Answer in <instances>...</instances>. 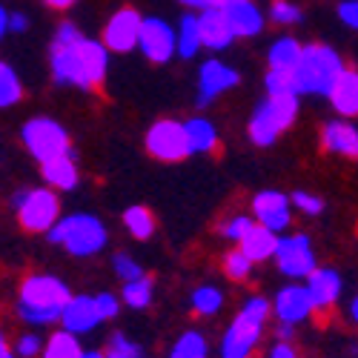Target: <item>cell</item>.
<instances>
[{
	"label": "cell",
	"instance_id": "obj_1",
	"mask_svg": "<svg viewBox=\"0 0 358 358\" xmlns=\"http://www.w3.org/2000/svg\"><path fill=\"white\" fill-rule=\"evenodd\" d=\"M109 66V49L106 43L78 38L72 43H52V75L57 83L95 89L103 83Z\"/></svg>",
	"mask_w": 358,
	"mask_h": 358
},
{
	"label": "cell",
	"instance_id": "obj_2",
	"mask_svg": "<svg viewBox=\"0 0 358 358\" xmlns=\"http://www.w3.org/2000/svg\"><path fill=\"white\" fill-rule=\"evenodd\" d=\"M72 301L69 287L55 275H29L20 284L17 313L29 324H52L61 321L66 304Z\"/></svg>",
	"mask_w": 358,
	"mask_h": 358
},
{
	"label": "cell",
	"instance_id": "obj_3",
	"mask_svg": "<svg viewBox=\"0 0 358 358\" xmlns=\"http://www.w3.org/2000/svg\"><path fill=\"white\" fill-rule=\"evenodd\" d=\"M344 69L347 66L336 49L324 43H310L304 46L301 61L295 66V80H298V89L307 95H330Z\"/></svg>",
	"mask_w": 358,
	"mask_h": 358
},
{
	"label": "cell",
	"instance_id": "obj_4",
	"mask_svg": "<svg viewBox=\"0 0 358 358\" xmlns=\"http://www.w3.org/2000/svg\"><path fill=\"white\" fill-rule=\"evenodd\" d=\"M266 315H270V301L266 298H250L221 341V358H250L252 347L261 338V327Z\"/></svg>",
	"mask_w": 358,
	"mask_h": 358
},
{
	"label": "cell",
	"instance_id": "obj_5",
	"mask_svg": "<svg viewBox=\"0 0 358 358\" xmlns=\"http://www.w3.org/2000/svg\"><path fill=\"white\" fill-rule=\"evenodd\" d=\"M52 244H64L72 255H95L106 244V229L95 215H66L49 229Z\"/></svg>",
	"mask_w": 358,
	"mask_h": 358
},
{
	"label": "cell",
	"instance_id": "obj_6",
	"mask_svg": "<svg viewBox=\"0 0 358 358\" xmlns=\"http://www.w3.org/2000/svg\"><path fill=\"white\" fill-rule=\"evenodd\" d=\"M298 115V95H270L252 115L250 138L255 146H273L281 132L295 124Z\"/></svg>",
	"mask_w": 358,
	"mask_h": 358
},
{
	"label": "cell",
	"instance_id": "obj_7",
	"mask_svg": "<svg viewBox=\"0 0 358 358\" xmlns=\"http://www.w3.org/2000/svg\"><path fill=\"white\" fill-rule=\"evenodd\" d=\"M17 224L26 232H49L61 221V203L52 189H20L15 195Z\"/></svg>",
	"mask_w": 358,
	"mask_h": 358
},
{
	"label": "cell",
	"instance_id": "obj_8",
	"mask_svg": "<svg viewBox=\"0 0 358 358\" xmlns=\"http://www.w3.org/2000/svg\"><path fill=\"white\" fill-rule=\"evenodd\" d=\"M20 138H23L29 152H32V158H38L41 164L55 161V158L72 152L69 132L61 124H57V121H52V117H32V121L23 127Z\"/></svg>",
	"mask_w": 358,
	"mask_h": 358
},
{
	"label": "cell",
	"instance_id": "obj_9",
	"mask_svg": "<svg viewBox=\"0 0 358 358\" xmlns=\"http://www.w3.org/2000/svg\"><path fill=\"white\" fill-rule=\"evenodd\" d=\"M146 152L158 161H166V164L184 161L187 155H192L187 127L178 121H158L146 132Z\"/></svg>",
	"mask_w": 358,
	"mask_h": 358
},
{
	"label": "cell",
	"instance_id": "obj_10",
	"mask_svg": "<svg viewBox=\"0 0 358 358\" xmlns=\"http://www.w3.org/2000/svg\"><path fill=\"white\" fill-rule=\"evenodd\" d=\"M275 261L281 266V273L289 278H310L318 266H315V255L310 247L307 235H289L278 241V252Z\"/></svg>",
	"mask_w": 358,
	"mask_h": 358
},
{
	"label": "cell",
	"instance_id": "obj_11",
	"mask_svg": "<svg viewBox=\"0 0 358 358\" xmlns=\"http://www.w3.org/2000/svg\"><path fill=\"white\" fill-rule=\"evenodd\" d=\"M141 29H143V17L132 6H124L109 17L103 29V43L109 52H129L141 41Z\"/></svg>",
	"mask_w": 358,
	"mask_h": 358
},
{
	"label": "cell",
	"instance_id": "obj_12",
	"mask_svg": "<svg viewBox=\"0 0 358 358\" xmlns=\"http://www.w3.org/2000/svg\"><path fill=\"white\" fill-rule=\"evenodd\" d=\"M141 52L149 57L152 64H166L178 49V38L172 32V26L161 17H146L143 29H141V41H138Z\"/></svg>",
	"mask_w": 358,
	"mask_h": 358
},
{
	"label": "cell",
	"instance_id": "obj_13",
	"mask_svg": "<svg viewBox=\"0 0 358 358\" xmlns=\"http://www.w3.org/2000/svg\"><path fill=\"white\" fill-rule=\"evenodd\" d=\"M238 72L221 61H206L201 66V75H198V106H206L213 103L215 95L227 92V89L238 86Z\"/></svg>",
	"mask_w": 358,
	"mask_h": 358
},
{
	"label": "cell",
	"instance_id": "obj_14",
	"mask_svg": "<svg viewBox=\"0 0 358 358\" xmlns=\"http://www.w3.org/2000/svg\"><path fill=\"white\" fill-rule=\"evenodd\" d=\"M64 330L83 336V333H92L95 327L103 321L101 307H98V298L92 295H72V301L64 310Z\"/></svg>",
	"mask_w": 358,
	"mask_h": 358
},
{
	"label": "cell",
	"instance_id": "obj_15",
	"mask_svg": "<svg viewBox=\"0 0 358 358\" xmlns=\"http://www.w3.org/2000/svg\"><path fill=\"white\" fill-rule=\"evenodd\" d=\"M252 213H255L258 224L270 227L273 232H281L289 227V198L284 192H275V189L258 192L252 201Z\"/></svg>",
	"mask_w": 358,
	"mask_h": 358
},
{
	"label": "cell",
	"instance_id": "obj_16",
	"mask_svg": "<svg viewBox=\"0 0 358 358\" xmlns=\"http://www.w3.org/2000/svg\"><path fill=\"white\" fill-rule=\"evenodd\" d=\"M275 315L281 318V324H301L313 310L315 301L310 295V287H284L275 295Z\"/></svg>",
	"mask_w": 358,
	"mask_h": 358
},
{
	"label": "cell",
	"instance_id": "obj_17",
	"mask_svg": "<svg viewBox=\"0 0 358 358\" xmlns=\"http://www.w3.org/2000/svg\"><path fill=\"white\" fill-rule=\"evenodd\" d=\"M224 15L232 26L235 38H252L261 32L264 26V17L258 12V6L252 3V0H229V3L224 6Z\"/></svg>",
	"mask_w": 358,
	"mask_h": 358
},
{
	"label": "cell",
	"instance_id": "obj_18",
	"mask_svg": "<svg viewBox=\"0 0 358 358\" xmlns=\"http://www.w3.org/2000/svg\"><path fill=\"white\" fill-rule=\"evenodd\" d=\"M198 20H201V41L206 49H227L232 43L235 32H232L224 9H203Z\"/></svg>",
	"mask_w": 358,
	"mask_h": 358
},
{
	"label": "cell",
	"instance_id": "obj_19",
	"mask_svg": "<svg viewBox=\"0 0 358 358\" xmlns=\"http://www.w3.org/2000/svg\"><path fill=\"white\" fill-rule=\"evenodd\" d=\"M307 287H310V295L315 301V310H330L341 295V278L336 270H315L307 278Z\"/></svg>",
	"mask_w": 358,
	"mask_h": 358
},
{
	"label": "cell",
	"instance_id": "obj_20",
	"mask_svg": "<svg viewBox=\"0 0 358 358\" xmlns=\"http://www.w3.org/2000/svg\"><path fill=\"white\" fill-rule=\"evenodd\" d=\"M330 103L336 106L338 115H358V72L355 69H344L333 86V92L327 95Z\"/></svg>",
	"mask_w": 358,
	"mask_h": 358
},
{
	"label": "cell",
	"instance_id": "obj_21",
	"mask_svg": "<svg viewBox=\"0 0 358 358\" xmlns=\"http://www.w3.org/2000/svg\"><path fill=\"white\" fill-rule=\"evenodd\" d=\"M278 241H281V238H275V232H273L270 227H264V224L255 221V227H252L238 244H241V250H244L252 261H266L270 255L278 252Z\"/></svg>",
	"mask_w": 358,
	"mask_h": 358
},
{
	"label": "cell",
	"instance_id": "obj_22",
	"mask_svg": "<svg viewBox=\"0 0 358 358\" xmlns=\"http://www.w3.org/2000/svg\"><path fill=\"white\" fill-rule=\"evenodd\" d=\"M321 141H324V149H330V152L358 158V129L350 124H327L321 132Z\"/></svg>",
	"mask_w": 358,
	"mask_h": 358
},
{
	"label": "cell",
	"instance_id": "obj_23",
	"mask_svg": "<svg viewBox=\"0 0 358 358\" xmlns=\"http://www.w3.org/2000/svg\"><path fill=\"white\" fill-rule=\"evenodd\" d=\"M43 166V178L52 189H61V192H69L78 187V166H75V158L72 152L69 155H61L55 161H46L41 164Z\"/></svg>",
	"mask_w": 358,
	"mask_h": 358
},
{
	"label": "cell",
	"instance_id": "obj_24",
	"mask_svg": "<svg viewBox=\"0 0 358 358\" xmlns=\"http://www.w3.org/2000/svg\"><path fill=\"white\" fill-rule=\"evenodd\" d=\"M184 127H187V138H189L192 152H213L215 143H218V135H215V127L210 121L192 117V121H187Z\"/></svg>",
	"mask_w": 358,
	"mask_h": 358
},
{
	"label": "cell",
	"instance_id": "obj_25",
	"mask_svg": "<svg viewBox=\"0 0 358 358\" xmlns=\"http://www.w3.org/2000/svg\"><path fill=\"white\" fill-rule=\"evenodd\" d=\"M301 52H304V46L298 41H292V38L275 41L270 46V55H266L270 57V69H295L298 61H301Z\"/></svg>",
	"mask_w": 358,
	"mask_h": 358
},
{
	"label": "cell",
	"instance_id": "obj_26",
	"mask_svg": "<svg viewBox=\"0 0 358 358\" xmlns=\"http://www.w3.org/2000/svg\"><path fill=\"white\" fill-rule=\"evenodd\" d=\"M201 46H203V41H201V20L195 15H184L181 26H178V55L192 57Z\"/></svg>",
	"mask_w": 358,
	"mask_h": 358
},
{
	"label": "cell",
	"instance_id": "obj_27",
	"mask_svg": "<svg viewBox=\"0 0 358 358\" xmlns=\"http://www.w3.org/2000/svg\"><path fill=\"white\" fill-rule=\"evenodd\" d=\"M43 358H83V350H80L75 333L61 330V333H55V336L46 341Z\"/></svg>",
	"mask_w": 358,
	"mask_h": 358
},
{
	"label": "cell",
	"instance_id": "obj_28",
	"mask_svg": "<svg viewBox=\"0 0 358 358\" xmlns=\"http://www.w3.org/2000/svg\"><path fill=\"white\" fill-rule=\"evenodd\" d=\"M124 224L138 241H146V238L155 232V218H152V213H149L146 206H129V210L124 213Z\"/></svg>",
	"mask_w": 358,
	"mask_h": 358
},
{
	"label": "cell",
	"instance_id": "obj_29",
	"mask_svg": "<svg viewBox=\"0 0 358 358\" xmlns=\"http://www.w3.org/2000/svg\"><path fill=\"white\" fill-rule=\"evenodd\" d=\"M264 83L270 95H301L298 80H295V69H270Z\"/></svg>",
	"mask_w": 358,
	"mask_h": 358
},
{
	"label": "cell",
	"instance_id": "obj_30",
	"mask_svg": "<svg viewBox=\"0 0 358 358\" xmlns=\"http://www.w3.org/2000/svg\"><path fill=\"white\" fill-rule=\"evenodd\" d=\"M169 358H206V341L201 333H184L181 338L175 341Z\"/></svg>",
	"mask_w": 358,
	"mask_h": 358
},
{
	"label": "cell",
	"instance_id": "obj_31",
	"mask_svg": "<svg viewBox=\"0 0 358 358\" xmlns=\"http://www.w3.org/2000/svg\"><path fill=\"white\" fill-rule=\"evenodd\" d=\"M20 98H23V86H20L15 69L9 64H3V66H0V103L15 106Z\"/></svg>",
	"mask_w": 358,
	"mask_h": 358
},
{
	"label": "cell",
	"instance_id": "obj_32",
	"mask_svg": "<svg viewBox=\"0 0 358 358\" xmlns=\"http://www.w3.org/2000/svg\"><path fill=\"white\" fill-rule=\"evenodd\" d=\"M221 304H224V295L215 287H201L192 292V310L198 315H215L221 310Z\"/></svg>",
	"mask_w": 358,
	"mask_h": 358
},
{
	"label": "cell",
	"instance_id": "obj_33",
	"mask_svg": "<svg viewBox=\"0 0 358 358\" xmlns=\"http://www.w3.org/2000/svg\"><path fill=\"white\" fill-rule=\"evenodd\" d=\"M252 258L238 247V250H232V252H227L224 255V273L232 278V281H244V278H250V270H252Z\"/></svg>",
	"mask_w": 358,
	"mask_h": 358
},
{
	"label": "cell",
	"instance_id": "obj_34",
	"mask_svg": "<svg viewBox=\"0 0 358 358\" xmlns=\"http://www.w3.org/2000/svg\"><path fill=\"white\" fill-rule=\"evenodd\" d=\"M124 301H127L129 307H135V310L149 307V301H152V281H149L146 275L138 278V281H129V284L124 287Z\"/></svg>",
	"mask_w": 358,
	"mask_h": 358
},
{
	"label": "cell",
	"instance_id": "obj_35",
	"mask_svg": "<svg viewBox=\"0 0 358 358\" xmlns=\"http://www.w3.org/2000/svg\"><path fill=\"white\" fill-rule=\"evenodd\" d=\"M270 17L278 23V26H292L301 20V9H298L292 0H275L273 9H270Z\"/></svg>",
	"mask_w": 358,
	"mask_h": 358
},
{
	"label": "cell",
	"instance_id": "obj_36",
	"mask_svg": "<svg viewBox=\"0 0 358 358\" xmlns=\"http://www.w3.org/2000/svg\"><path fill=\"white\" fill-rule=\"evenodd\" d=\"M112 266H115V273L121 275L127 284H129V281H138V278H143V270H141V266H138V264H135L129 255H124V252H117V255H115Z\"/></svg>",
	"mask_w": 358,
	"mask_h": 358
},
{
	"label": "cell",
	"instance_id": "obj_37",
	"mask_svg": "<svg viewBox=\"0 0 358 358\" xmlns=\"http://www.w3.org/2000/svg\"><path fill=\"white\" fill-rule=\"evenodd\" d=\"M252 227H255V221H252L250 215H235L232 221L221 224V232H224L227 238H232V241H241V238H244Z\"/></svg>",
	"mask_w": 358,
	"mask_h": 358
},
{
	"label": "cell",
	"instance_id": "obj_38",
	"mask_svg": "<svg viewBox=\"0 0 358 358\" xmlns=\"http://www.w3.org/2000/svg\"><path fill=\"white\" fill-rule=\"evenodd\" d=\"M109 358H143L141 355V347L127 341L124 336H112L109 341Z\"/></svg>",
	"mask_w": 358,
	"mask_h": 358
},
{
	"label": "cell",
	"instance_id": "obj_39",
	"mask_svg": "<svg viewBox=\"0 0 358 358\" xmlns=\"http://www.w3.org/2000/svg\"><path fill=\"white\" fill-rule=\"evenodd\" d=\"M292 206H298V210L307 213V215H318L324 210V201L315 198V195H310V192H295L292 195Z\"/></svg>",
	"mask_w": 358,
	"mask_h": 358
},
{
	"label": "cell",
	"instance_id": "obj_40",
	"mask_svg": "<svg viewBox=\"0 0 358 358\" xmlns=\"http://www.w3.org/2000/svg\"><path fill=\"white\" fill-rule=\"evenodd\" d=\"M41 352V338L38 336H20L17 338V355H23V358H32V355H38Z\"/></svg>",
	"mask_w": 358,
	"mask_h": 358
},
{
	"label": "cell",
	"instance_id": "obj_41",
	"mask_svg": "<svg viewBox=\"0 0 358 358\" xmlns=\"http://www.w3.org/2000/svg\"><path fill=\"white\" fill-rule=\"evenodd\" d=\"M338 17L350 29H358V0H344V3H338Z\"/></svg>",
	"mask_w": 358,
	"mask_h": 358
},
{
	"label": "cell",
	"instance_id": "obj_42",
	"mask_svg": "<svg viewBox=\"0 0 358 358\" xmlns=\"http://www.w3.org/2000/svg\"><path fill=\"white\" fill-rule=\"evenodd\" d=\"M95 298H98V307H101L103 321H109V318H115V315H117V298H115V295L101 292V295H95Z\"/></svg>",
	"mask_w": 358,
	"mask_h": 358
},
{
	"label": "cell",
	"instance_id": "obj_43",
	"mask_svg": "<svg viewBox=\"0 0 358 358\" xmlns=\"http://www.w3.org/2000/svg\"><path fill=\"white\" fill-rule=\"evenodd\" d=\"M270 358H298V352H295V347H292L289 341H278V344L270 350Z\"/></svg>",
	"mask_w": 358,
	"mask_h": 358
},
{
	"label": "cell",
	"instance_id": "obj_44",
	"mask_svg": "<svg viewBox=\"0 0 358 358\" xmlns=\"http://www.w3.org/2000/svg\"><path fill=\"white\" fill-rule=\"evenodd\" d=\"M26 29H29V17L26 15H12L9 17V32H26Z\"/></svg>",
	"mask_w": 358,
	"mask_h": 358
},
{
	"label": "cell",
	"instance_id": "obj_45",
	"mask_svg": "<svg viewBox=\"0 0 358 358\" xmlns=\"http://www.w3.org/2000/svg\"><path fill=\"white\" fill-rule=\"evenodd\" d=\"M75 3H78V0H46V6H52V9H69Z\"/></svg>",
	"mask_w": 358,
	"mask_h": 358
},
{
	"label": "cell",
	"instance_id": "obj_46",
	"mask_svg": "<svg viewBox=\"0 0 358 358\" xmlns=\"http://www.w3.org/2000/svg\"><path fill=\"white\" fill-rule=\"evenodd\" d=\"M0 358H15V352L9 350V344H6V341L0 344Z\"/></svg>",
	"mask_w": 358,
	"mask_h": 358
},
{
	"label": "cell",
	"instance_id": "obj_47",
	"mask_svg": "<svg viewBox=\"0 0 358 358\" xmlns=\"http://www.w3.org/2000/svg\"><path fill=\"white\" fill-rule=\"evenodd\" d=\"M83 358H109V355H103V352H98V350H86Z\"/></svg>",
	"mask_w": 358,
	"mask_h": 358
},
{
	"label": "cell",
	"instance_id": "obj_48",
	"mask_svg": "<svg viewBox=\"0 0 358 358\" xmlns=\"http://www.w3.org/2000/svg\"><path fill=\"white\" fill-rule=\"evenodd\" d=\"M350 313H352V321L358 324V295L352 298V307H350Z\"/></svg>",
	"mask_w": 358,
	"mask_h": 358
},
{
	"label": "cell",
	"instance_id": "obj_49",
	"mask_svg": "<svg viewBox=\"0 0 358 358\" xmlns=\"http://www.w3.org/2000/svg\"><path fill=\"white\" fill-rule=\"evenodd\" d=\"M178 3H184V6H192V9H201V0H178Z\"/></svg>",
	"mask_w": 358,
	"mask_h": 358
}]
</instances>
